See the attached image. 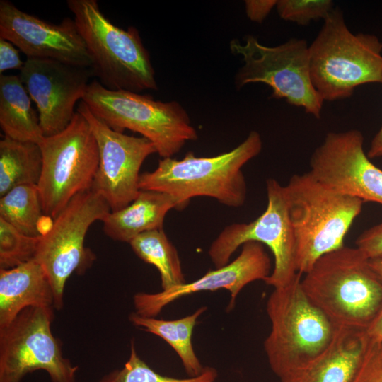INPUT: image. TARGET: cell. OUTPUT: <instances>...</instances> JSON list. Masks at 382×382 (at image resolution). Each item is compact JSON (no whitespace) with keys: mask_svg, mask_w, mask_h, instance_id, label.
Listing matches in <instances>:
<instances>
[{"mask_svg":"<svg viewBox=\"0 0 382 382\" xmlns=\"http://www.w3.org/2000/svg\"><path fill=\"white\" fill-rule=\"evenodd\" d=\"M262 147L260 134L252 131L230 151L197 157L188 152L181 160L165 158L151 172L140 174L139 190L163 192L175 197L180 209L195 197H209L230 207H240L246 199L247 185L242 168Z\"/></svg>","mask_w":382,"mask_h":382,"instance_id":"1","label":"cell"},{"mask_svg":"<svg viewBox=\"0 0 382 382\" xmlns=\"http://www.w3.org/2000/svg\"><path fill=\"white\" fill-rule=\"evenodd\" d=\"M301 286L336 326L366 330L382 307V280L357 247L344 245L321 256Z\"/></svg>","mask_w":382,"mask_h":382,"instance_id":"2","label":"cell"},{"mask_svg":"<svg viewBox=\"0 0 382 382\" xmlns=\"http://www.w3.org/2000/svg\"><path fill=\"white\" fill-rule=\"evenodd\" d=\"M301 274L274 289L267 301L271 330L264 342L270 366L285 380L303 369L330 345L337 326L307 296Z\"/></svg>","mask_w":382,"mask_h":382,"instance_id":"3","label":"cell"},{"mask_svg":"<svg viewBox=\"0 0 382 382\" xmlns=\"http://www.w3.org/2000/svg\"><path fill=\"white\" fill-rule=\"evenodd\" d=\"M309 66L324 101L345 99L359 86L382 83V42L374 35L353 33L335 7L309 46Z\"/></svg>","mask_w":382,"mask_h":382,"instance_id":"4","label":"cell"},{"mask_svg":"<svg viewBox=\"0 0 382 382\" xmlns=\"http://www.w3.org/2000/svg\"><path fill=\"white\" fill-rule=\"evenodd\" d=\"M284 187L296 267L298 272L306 274L321 256L345 245V236L364 202L325 187L309 172L294 174Z\"/></svg>","mask_w":382,"mask_h":382,"instance_id":"5","label":"cell"},{"mask_svg":"<svg viewBox=\"0 0 382 382\" xmlns=\"http://www.w3.org/2000/svg\"><path fill=\"white\" fill-rule=\"evenodd\" d=\"M66 4L90 55L93 76L104 87L135 93L158 88L149 53L135 27L114 25L96 0Z\"/></svg>","mask_w":382,"mask_h":382,"instance_id":"6","label":"cell"},{"mask_svg":"<svg viewBox=\"0 0 382 382\" xmlns=\"http://www.w3.org/2000/svg\"><path fill=\"white\" fill-rule=\"evenodd\" d=\"M82 101L112 129L141 134L163 158H171L187 141L198 138L189 115L176 101L162 102L139 93L110 90L97 79L90 82Z\"/></svg>","mask_w":382,"mask_h":382,"instance_id":"7","label":"cell"},{"mask_svg":"<svg viewBox=\"0 0 382 382\" xmlns=\"http://www.w3.org/2000/svg\"><path fill=\"white\" fill-rule=\"evenodd\" d=\"M229 45L232 54L241 56L244 62L235 76L237 88L251 83L267 84L272 90V97L284 99L316 118L320 117L324 100L311 81L306 40L291 38L269 47L248 35L243 43L233 39Z\"/></svg>","mask_w":382,"mask_h":382,"instance_id":"8","label":"cell"},{"mask_svg":"<svg viewBox=\"0 0 382 382\" xmlns=\"http://www.w3.org/2000/svg\"><path fill=\"white\" fill-rule=\"evenodd\" d=\"M42 168L37 185L44 214L54 219L77 195L91 189L99 151L91 127L78 111L63 131L40 143Z\"/></svg>","mask_w":382,"mask_h":382,"instance_id":"9","label":"cell"},{"mask_svg":"<svg viewBox=\"0 0 382 382\" xmlns=\"http://www.w3.org/2000/svg\"><path fill=\"white\" fill-rule=\"evenodd\" d=\"M110 212L107 202L92 189L75 196L42 233L34 259L42 266L52 285L54 307L63 306L66 280L74 272L82 273L95 260L84 246L89 227Z\"/></svg>","mask_w":382,"mask_h":382,"instance_id":"10","label":"cell"},{"mask_svg":"<svg viewBox=\"0 0 382 382\" xmlns=\"http://www.w3.org/2000/svg\"><path fill=\"white\" fill-rule=\"evenodd\" d=\"M266 209L250 223L226 226L212 243L209 256L216 268L228 263L235 251L248 241L267 246L274 255V268L264 282L274 289L290 284L299 274L296 267V243L285 187L273 178L266 180Z\"/></svg>","mask_w":382,"mask_h":382,"instance_id":"11","label":"cell"},{"mask_svg":"<svg viewBox=\"0 0 382 382\" xmlns=\"http://www.w3.org/2000/svg\"><path fill=\"white\" fill-rule=\"evenodd\" d=\"M53 307L24 308L0 328V382H21L28 374L45 370L52 382H75L78 367L63 357L51 331Z\"/></svg>","mask_w":382,"mask_h":382,"instance_id":"12","label":"cell"},{"mask_svg":"<svg viewBox=\"0 0 382 382\" xmlns=\"http://www.w3.org/2000/svg\"><path fill=\"white\" fill-rule=\"evenodd\" d=\"M76 111L88 121L99 151L98 167L91 189L103 197L110 212L121 209L137 197L141 166L149 156L157 153L156 149L145 137L112 129L82 100Z\"/></svg>","mask_w":382,"mask_h":382,"instance_id":"13","label":"cell"},{"mask_svg":"<svg viewBox=\"0 0 382 382\" xmlns=\"http://www.w3.org/2000/svg\"><path fill=\"white\" fill-rule=\"evenodd\" d=\"M310 167L308 172L325 187L382 204V170L366 154L360 131L328 133L313 152Z\"/></svg>","mask_w":382,"mask_h":382,"instance_id":"14","label":"cell"},{"mask_svg":"<svg viewBox=\"0 0 382 382\" xmlns=\"http://www.w3.org/2000/svg\"><path fill=\"white\" fill-rule=\"evenodd\" d=\"M18 76L37 106L44 137H49L70 124L74 106L83 100L93 74L91 68L27 58Z\"/></svg>","mask_w":382,"mask_h":382,"instance_id":"15","label":"cell"},{"mask_svg":"<svg viewBox=\"0 0 382 382\" xmlns=\"http://www.w3.org/2000/svg\"><path fill=\"white\" fill-rule=\"evenodd\" d=\"M0 38L11 42L27 58L48 59L91 68V59L74 19L60 23L45 21L0 1Z\"/></svg>","mask_w":382,"mask_h":382,"instance_id":"16","label":"cell"},{"mask_svg":"<svg viewBox=\"0 0 382 382\" xmlns=\"http://www.w3.org/2000/svg\"><path fill=\"white\" fill-rule=\"evenodd\" d=\"M270 258L263 244L248 241L243 245L240 255L227 265L209 270L190 283H185L155 294L137 293L133 298L136 313L146 317H155L174 301L201 291L227 289L231 294L228 311L234 306L240 291L247 284L265 280L271 274Z\"/></svg>","mask_w":382,"mask_h":382,"instance_id":"17","label":"cell"},{"mask_svg":"<svg viewBox=\"0 0 382 382\" xmlns=\"http://www.w3.org/2000/svg\"><path fill=\"white\" fill-rule=\"evenodd\" d=\"M367 342L365 330L337 326L328 348L306 368L281 382H352Z\"/></svg>","mask_w":382,"mask_h":382,"instance_id":"18","label":"cell"},{"mask_svg":"<svg viewBox=\"0 0 382 382\" xmlns=\"http://www.w3.org/2000/svg\"><path fill=\"white\" fill-rule=\"evenodd\" d=\"M54 303L49 278L35 259L11 269H0V328L25 308H54Z\"/></svg>","mask_w":382,"mask_h":382,"instance_id":"19","label":"cell"},{"mask_svg":"<svg viewBox=\"0 0 382 382\" xmlns=\"http://www.w3.org/2000/svg\"><path fill=\"white\" fill-rule=\"evenodd\" d=\"M180 210L178 201L168 194L140 190L125 207L110 212L102 220L104 233L114 241L129 243L139 234L163 228L166 214Z\"/></svg>","mask_w":382,"mask_h":382,"instance_id":"20","label":"cell"},{"mask_svg":"<svg viewBox=\"0 0 382 382\" xmlns=\"http://www.w3.org/2000/svg\"><path fill=\"white\" fill-rule=\"evenodd\" d=\"M0 127L13 139L40 144L44 138L39 115L18 76L0 75Z\"/></svg>","mask_w":382,"mask_h":382,"instance_id":"21","label":"cell"},{"mask_svg":"<svg viewBox=\"0 0 382 382\" xmlns=\"http://www.w3.org/2000/svg\"><path fill=\"white\" fill-rule=\"evenodd\" d=\"M42 168L38 144L4 136L0 140V197L19 185H37Z\"/></svg>","mask_w":382,"mask_h":382,"instance_id":"22","label":"cell"},{"mask_svg":"<svg viewBox=\"0 0 382 382\" xmlns=\"http://www.w3.org/2000/svg\"><path fill=\"white\" fill-rule=\"evenodd\" d=\"M129 243L141 260L157 268L163 290L186 283L178 253L163 228L144 232Z\"/></svg>","mask_w":382,"mask_h":382,"instance_id":"23","label":"cell"},{"mask_svg":"<svg viewBox=\"0 0 382 382\" xmlns=\"http://www.w3.org/2000/svg\"><path fill=\"white\" fill-rule=\"evenodd\" d=\"M43 215L37 185H19L0 197V218L26 236H42L39 223Z\"/></svg>","mask_w":382,"mask_h":382,"instance_id":"24","label":"cell"},{"mask_svg":"<svg viewBox=\"0 0 382 382\" xmlns=\"http://www.w3.org/2000/svg\"><path fill=\"white\" fill-rule=\"evenodd\" d=\"M218 373L214 368L204 367L197 376L176 378L164 376L154 371L137 354L134 340L130 345V355L122 369L105 376L100 382H214Z\"/></svg>","mask_w":382,"mask_h":382,"instance_id":"25","label":"cell"},{"mask_svg":"<svg viewBox=\"0 0 382 382\" xmlns=\"http://www.w3.org/2000/svg\"><path fill=\"white\" fill-rule=\"evenodd\" d=\"M40 238L22 233L0 218V269H11L34 259Z\"/></svg>","mask_w":382,"mask_h":382,"instance_id":"26","label":"cell"},{"mask_svg":"<svg viewBox=\"0 0 382 382\" xmlns=\"http://www.w3.org/2000/svg\"><path fill=\"white\" fill-rule=\"evenodd\" d=\"M334 8L331 0H278L276 5L282 19L299 25L324 21Z\"/></svg>","mask_w":382,"mask_h":382,"instance_id":"27","label":"cell"},{"mask_svg":"<svg viewBox=\"0 0 382 382\" xmlns=\"http://www.w3.org/2000/svg\"><path fill=\"white\" fill-rule=\"evenodd\" d=\"M206 310L207 307L202 306L192 314L175 320L180 335V347L177 354L180 357L185 370L190 377L199 376L204 369L194 352L192 335L197 318Z\"/></svg>","mask_w":382,"mask_h":382,"instance_id":"28","label":"cell"},{"mask_svg":"<svg viewBox=\"0 0 382 382\" xmlns=\"http://www.w3.org/2000/svg\"><path fill=\"white\" fill-rule=\"evenodd\" d=\"M352 382H382V341L368 339L364 356Z\"/></svg>","mask_w":382,"mask_h":382,"instance_id":"29","label":"cell"},{"mask_svg":"<svg viewBox=\"0 0 382 382\" xmlns=\"http://www.w3.org/2000/svg\"><path fill=\"white\" fill-rule=\"evenodd\" d=\"M355 245L369 258L382 256V222L361 233Z\"/></svg>","mask_w":382,"mask_h":382,"instance_id":"30","label":"cell"},{"mask_svg":"<svg viewBox=\"0 0 382 382\" xmlns=\"http://www.w3.org/2000/svg\"><path fill=\"white\" fill-rule=\"evenodd\" d=\"M23 64L15 46L9 41L0 38V74L10 69L20 71Z\"/></svg>","mask_w":382,"mask_h":382,"instance_id":"31","label":"cell"},{"mask_svg":"<svg viewBox=\"0 0 382 382\" xmlns=\"http://www.w3.org/2000/svg\"><path fill=\"white\" fill-rule=\"evenodd\" d=\"M277 0H248L245 1L247 16L253 21L261 23L268 16Z\"/></svg>","mask_w":382,"mask_h":382,"instance_id":"32","label":"cell"},{"mask_svg":"<svg viewBox=\"0 0 382 382\" xmlns=\"http://www.w3.org/2000/svg\"><path fill=\"white\" fill-rule=\"evenodd\" d=\"M365 332L369 340L382 341V307Z\"/></svg>","mask_w":382,"mask_h":382,"instance_id":"33","label":"cell"},{"mask_svg":"<svg viewBox=\"0 0 382 382\" xmlns=\"http://www.w3.org/2000/svg\"><path fill=\"white\" fill-rule=\"evenodd\" d=\"M367 156L370 159L382 157V124L371 141Z\"/></svg>","mask_w":382,"mask_h":382,"instance_id":"34","label":"cell"},{"mask_svg":"<svg viewBox=\"0 0 382 382\" xmlns=\"http://www.w3.org/2000/svg\"><path fill=\"white\" fill-rule=\"evenodd\" d=\"M369 263L372 269L382 280V256L369 258Z\"/></svg>","mask_w":382,"mask_h":382,"instance_id":"35","label":"cell"}]
</instances>
